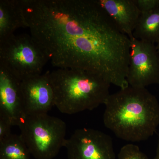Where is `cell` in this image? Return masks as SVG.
Returning a JSON list of instances; mask_svg holds the SVG:
<instances>
[{
  "instance_id": "obj_1",
  "label": "cell",
  "mask_w": 159,
  "mask_h": 159,
  "mask_svg": "<svg viewBox=\"0 0 159 159\" xmlns=\"http://www.w3.org/2000/svg\"><path fill=\"white\" fill-rule=\"evenodd\" d=\"M26 28L54 66L89 71L110 84L126 77L129 38L97 0H20Z\"/></svg>"
},
{
  "instance_id": "obj_2",
  "label": "cell",
  "mask_w": 159,
  "mask_h": 159,
  "mask_svg": "<svg viewBox=\"0 0 159 159\" xmlns=\"http://www.w3.org/2000/svg\"><path fill=\"white\" fill-rule=\"evenodd\" d=\"M104 105L105 127L124 141H146L158 127L159 102L146 88L129 86L120 89L110 95Z\"/></svg>"
},
{
  "instance_id": "obj_3",
  "label": "cell",
  "mask_w": 159,
  "mask_h": 159,
  "mask_svg": "<svg viewBox=\"0 0 159 159\" xmlns=\"http://www.w3.org/2000/svg\"><path fill=\"white\" fill-rule=\"evenodd\" d=\"M47 74L54 90L55 106L62 113L92 110L104 104L110 95V84L89 71L58 68Z\"/></svg>"
},
{
  "instance_id": "obj_4",
  "label": "cell",
  "mask_w": 159,
  "mask_h": 159,
  "mask_svg": "<svg viewBox=\"0 0 159 159\" xmlns=\"http://www.w3.org/2000/svg\"><path fill=\"white\" fill-rule=\"evenodd\" d=\"M20 135L36 159H53L66 141V125L48 114L27 115L20 125Z\"/></svg>"
},
{
  "instance_id": "obj_5",
  "label": "cell",
  "mask_w": 159,
  "mask_h": 159,
  "mask_svg": "<svg viewBox=\"0 0 159 159\" xmlns=\"http://www.w3.org/2000/svg\"><path fill=\"white\" fill-rule=\"evenodd\" d=\"M49 61L31 35H15L0 42V66L20 81L41 74Z\"/></svg>"
},
{
  "instance_id": "obj_6",
  "label": "cell",
  "mask_w": 159,
  "mask_h": 159,
  "mask_svg": "<svg viewBox=\"0 0 159 159\" xmlns=\"http://www.w3.org/2000/svg\"><path fill=\"white\" fill-rule=\"evenodd\" d=\"M127 80L129 85L146 88L159 84V54L154 43L133 38L130 39Z\"/></svg>"
},
{
  "instance_id": "obj_7",
  "label": "cell",
  "mask_w": 159,
  "mask_h": 159,
  "mask_svg": "<svg viewBox=\"0 0 159 159\" xmlns=\"http://www.w3.org/2000/svg\"><path fill=\"white\" fill-rule=\"evenodd\" d=\"M64 147L68 159H116L113 142L110 136L93 129H76Z\"/></svg>"
},
{
  "instance_id": "obj_8",
  "label": "cell",
  "mask_w": 159,
  "mask_h": 159,
  "mask_svg": "<svg viewBox=\"0 0 159 159\" xmlns=\"http://www.w3.org/2000/svg\"><path fill=\"white\" fill-rule=\"evenodd\" d=\"M26 116L20 80L0 66V116L19 126Z\"/></svg>"
},
{
  "instance_id": "obj_9",
  "label": "cell",
  "mask_w": 159,
  "mask_h": 159,
  "mask_svg": "<svg viewBox=\"0 0 159 159\" xmlns=\"http://www.w3.org/2000/svg\"><path fill=\"white\" fill-rule=\"evenodd\" d=\"M21 87L27 116L48 114L55 106L54 90L47 73L23 80Z\"/></svg>"
},
{
  "instance_id": "obj_10",
  "label": "cell",
  "mask_w": 159,
  "mask_h": 159,
  "mask_svg": "<svg viewBox=\"0 0 159 159\" xmlns=\"http://www.w3.org/2000/svg\"><path fill=\"white\" fill-rule=\"evenodd\" d=\"M120 31L131 39L141 13L134 0H97Z\"/></svg>"
},
{
  "instance_id": "obj_11",
  "label": "cell",
  "mask_w": 159,
  "mask_h": 159,
  "mask_svg": "<svg viewBox=\"0 0 159 159\" xmlns=\"http://www.w3.org/2000/svg\"><path fill=\"white\" fill-rule=\"evenodd\" d=\"M20 28H26L20 0H1L0 42L14 34Z\"/></svg>"
},
{
  "instance_id": "obj_12",
  "label": "cell",
  "mask_w": 159,
  "mask_h": 159,
  "mask_svg": "<svg viewBox=\"0 0 159 159\" xmlns=\"http://www.w3.org/2000/svg\"><path fill=\"white\" fill-rule=\"evenodd\" d=\"M136 39L155 43L159 40V7L142 13L134 31Z\"/></svg>"
},
{
  "instance_id": "obj_13",
  "label": "cell",
  "mask_w": 159,
  "mask_h": 159,
  "mask_svg": "<svg viewBox=\"0 0 159 159\" xmlns=\"http://www.w3.org/2000/svg\"><path fill=\"white\" fill-rule=\"evenodd\" d=\"M31 155L20 135L11 134L0 141V159H31Z\"/></svg>"
},
{
  "instance_id": "obj_14",
  "label": "cell",
  "mask_w": 159,
  "mask_h": 159,
  "mask_svg": "<svg viewBox=\"0 0 159 159\" xmlns=\"http://www.w3.org/2000/svg\"><path fill=\"white\" fill-rule=\"evenodd\" d=\"M118 159H149L138 145L128 144L122 147L118 155Z\"/></svg>"
},
{
  "instance_id": "obj_15",
  "label": "cell",
  "mask_w": 159,
  "mask_h": 159,
  "mask_svg": "<svg viewBox=\"0 0 159 159\" xmlns=\"http://www.w3.org/2000/svg\"><path fill=\"white\" fill-rule=\"evenodd\" d=\"M134 2L141 14L149 12L159 7V0H134Z\"/></svg>"
},
{
  "instance_id": "obj_16",
  "label": "cell",
  "mask_w": 159,
  "mask_h": 159,
  "mask_svg": "<svg viewBox=\"0 0 159 159\" xmlns=\"http://www.w3.org/2000/svg\"><path fill=\"white\" fill-rule=\"evenodd\" d=\"M12 126L8 119L0 116V141L11 134V127Z\"/></svg>"
},
{
  "instance_id": "obj_17",
  "label": "cell",
  "mask_w": 159,
  "mask_h": 159,
  "mask_svg": "<svg viewBox=\"0 0 159 159\" xmlns=\"http://www.w3.org/2000/svg\"><path fill=\"white\" fill-rule=\"evenodd\" d=\"M153 159H159V139L157 146L156 152L155 156Z\"/></svg>"
},
{
  "instance_id": "obj_18",
  "label": "cell",
  "mask_w": 159,
  "mask_h": 159,
  "mask_svg": "<svg viewBox=\"0 0 159 159\" xmlns=\"http://www.w3.org/2000/svg\"><path fill=\"white\" fill-rule=\"evenodd\" d=\"M156 48L159 54V40L156 43Z\"/></svg>"
}]
</instances>
